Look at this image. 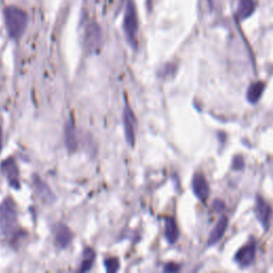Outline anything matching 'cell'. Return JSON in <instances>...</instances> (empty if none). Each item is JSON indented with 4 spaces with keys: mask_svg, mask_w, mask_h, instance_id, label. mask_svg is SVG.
<instances>
[{
    "mask_svg": "<svg viewBox=\"0 0 273 273\" xmlns=\"http://www.w3.org/2000/svg\"><path fill=\"white\" fill-rule=\"evenodd\" d=\"M179 269H180L179 266L176 265V264H173V263L172 264H167L165 266V267H164V271H166V272H176Z\"/></svg>",
    "mask_w": 273,
    "mask_h": 273,
    "instance_id": "d6986e66",
    "label": "cell"
},
{
    "mask_svg": "<svg viewBox=\"0 0 273 273\" xmlns=\"http://www.w3.org/2000/svg\"><path fill=\"white\" fill-rule=\"evenodd\" d=\"M124 128H125V137L126 141L128 142L130 146H135L136 143V127H137V121L136 116L132 112L131 108L126 105L124 109Z\"/></svg>",
    "mask_w": 273,
    "mask_h": 273,
    "instance_id": "277c9868",
    "label": "cell"
},
{
    "mask_svg": "<svg viewBox=\"0 0 273 273\" xmlns=\"http://www.w3.org/2000/svg\"><path fill=\"white\" fill-rule=\"evenodd\" d=\"M3 15L6 31H8L10 38L18 40L23 36L27 28L28 16L26 12L17 6L11 5L4 9Z\"/></svg>",
    "mask_w": 273,
    "mask_h": 273,
    "instance_id": "6da1fadb",
    "label": "cell"
},
{
    "mask_svg": "<svg viewBox=\"0 0 273 273\" xmlns=\"http://www.w3.org/2000/svg\"><path fill=\"white\" fill-rule=\"evenodd\" d=\"M55 241H57V243L61 248L67 247L73 239V234L71 232V229L66 225H63V224H57V225H55Z\"/></svg>",
    "mask_w": 273,
    "mask_h": 273,
    "instance_id": "30bf717a",
    "label": "cell"
},
{
    "mask_svg": "<svg viewBox=\"0 0 273 273\" xmlns=\"http://www.w3.org/2000/svg\"><path fill=\"white\" fill-rule=\"evenodd\" d=\"M65 143L68 151L74 152L77 149V140L75 135V127L73 122H69L65 126Z\"/></svg>",
    "mask_w": 273,
    "mask_h": 273,
    "instance_id": "9a60e30c",
    "label": "cell"
},
{
    "mask_svg": "<svg viewBox=\"0 0 273 273\" xmlns=\"http://www.w3.org/2000/svg\"><path fill=\"white\" fill-rule=\"evenodd\" d=\"M265 87H266L265 83L262 81L252 83L247 91V100L251 104H256L262 97Z\"/></svg>",
    "mask_w": 273,
    "mask_h": 273,
    "instance_id": "4fadbf2b",
    "label": "cell"
},
{
    "mask_svg": "<svg viewBox=\"0 0 273 273\" xmlns=\"http://www.w3.org/2000/svg\"><path fill=\"white\" fill-rule=\"evenodd\" d=\"M95 258V253L92 249H87L85 251V253H83V261L81 263V267H80V271L81 272H86L89 271L92 267V264L94 262Z\"/></svg>",
    "mask_w": 273,
    "mask_h": 273,
    "instance_id": "2e32d148",
    "label": "cell"
},
{
    "mask_svg": "<svg viewBox=\"0 0 273 273\" xmlns=\"http://www.w3.org/2000/svg\"><path fill=\"white\" fill-rule=\"evenodd\" d=\"M2 149V131L1 128H0V152H1Z\"/></svg>",
    "mask_w": 273,
    "mask_h": 273,
    "instance_id": "44dd1931",
    "label": "cell"
},
{
    "mask_svg": "<svg viewBox=\"0 0 273 273\" xmlns=\"http://www.w3.org/2000/svg\"><path fill=\"white\" fill-rule=\"evenodd\" d=\"M105 265H106V269L108 272H115L117 271L118 267H120V263H118L116 258H108L105 262Z\"/></svg>",
    "mask_w": 273,
    "mask_h": 273,
    "instance_id": "e0dca14e",
    "label": "cell"
},
{
    "mask_svg": "<svg viewBox=\"0 0 273 273\" xmlns=\"http://www.w3.org/2000/svg\"><path fill=\"white\" fill-rule=\"evenodd\" d=\"M166 240L170 243H175L178 239L179 232L176 225V222L173 218L165 219V232H164Z\"/></svg>",
    "mask_w": 273,
    "mask_h": 273,
    "instance_id": "5bb4252c",
    "label": "cell"
},
{
    "mask_svg": "<svg viewBox=\"0 0 273 273\" xmlns=\"http://www.w3.org/2000/svg\"><path fill=\"white\" fill-rule=\"evenodd\" d=\"M255 9H256V3L254 0H240L239 5H238L237 15L241 20L247 19L254 13Z\"/></svg>",
    "mask_w": 273,
    "mask_h": 273,
    "instance_id": "7c38bea8",
    "label": "cell"
},
{
    "mask_svg": "<svg viewBox=\"0 0 273 273\" xmlns=\"http://www.w3.org/2000/svg\"><path fill=\"white\" fill-rule=\"evenodd\" d=\"M255 213L258 221H260L264 226H267L271 218V207L268 205V203L262 198H257Z\"/></svg>",
    "mask_w": 273,
    "mask_h": 273,
    "instance_id": "9c48e42d",
    "label": "cell"
},
{
    "mask_svg": "<svg viewBox=\"0 0 273 273\" xmlns=\"http://www.w3.org/2000/svg\"><path fill=\"white\" fill-rule=\"evenodd\" d=\"M102 41V32L96 24H91L86 33V45L90 52L96 51L100 47Z\"/></svg>",
    "mask_w": 273,
    "mask_h": 273,
    "instance_id": "ba28073f",
    "label": "cell"
},
{
    "mask_svg": "<svg viewBox=\"0 0 273 273\" xmlns=\"http://www.w3.org/2000/svg\"><path fill=\"white\" fill-rule=\"evenodd\" d=\"M256 253V244L254 242H250L242 247L235 255V261L239 264L241 267H247L254 261Z\"/></svg>",
    "mask_w": 273,
    "mask_h": 273,
    "instance_id": "5b68a950",
    "label": "cell"
},
{
    "mask_svg": "<svg viewBox=\"0 0 273 273\" xmlns=\"http://www.w3.org/2000/svg\"><path fill=\"white\" fill-rule=\"evenodd\" d=\"M244 166V160L241 155H238L233 160V169L234 170H241Z\"/></svg>",
    "mask_w": 273,
    "mask_h": 273,
    "instance_id": "ac0fdd59",
    "label": "cell"
},
{
    "mask_svg": "<svg viewBox=\"0 0 273 273\" xmlns=\"http://www.w3.org/2000/svg\"><path fill=\"white\" fill-rule=\"evenodd\" d=\"M192 188L197 198L202 202H206L209 195V185L204 175L201 173L194 175L192 180Z\"/></svg>",
    "mask_w": 273,
    "mask_h": 273,
    "instance_id": "8992f818",
    "label": "cell"
},
{
    "mask_svg": "<svg viewBox=\"0 0 273 273\" xmlns=\"http://www.w3.org/2000/svg\"><path fill=\"white\" fill-rule=\"evenodd\" d=\"M223 205H224V204H223V202H221V201H219V200H217V201L215 202L214 207H215V209H216L217 212H220V211H222V209L224 208Z\"/></svg>",
    "mask_w": 273,
    "mask_h": 273,
    "instance_id": "ffe728a7",
    "label": "cell"
},
{
    "mask_svg": "<svg viewBox=\"0 0 273 273\" xmlns=\"http://www.w3.org/2000/svg\"><path fill=\"white\" fill-rule=\"evenodd\" d=\"M227 221L228 220L226 217H222V218L219 220V222L217 223V225L214 227L211 236H209V239H208L209 246H213V244H216L217 242L220 241L224 233H225V229L227 227Z\"/></svg>",
    "mask_w": 273,
    "mask_h": 273,
    "instance_id": "8fae6325",
    "label": "cell"
},
{
    "mask_svg": "<svg viewBox=\"0 0 273 273\" xmlns=\"http://www.w3.org/2000/svg\"><path fill=\"white\" fill-rule=\"evenodd\" d=\"M0 227L6 236H11L17 228V215L14 203L8 199L0 205Z\"/></svg>",
    "mask_w": 273,
    "mask_h": 273,
    "instance_id": "7a4b0ae2",
    "label": "cell"
},
{
    "mask_svg": "<svg viewBox=\"0 0 273 273\" xmlns=\"http://www.w3.org/2000/svg\"><path fill=\"white\" fill-rule=\"evenodd\" d=\"M1 171L4 176L6 177V179H8L9 184L12 187L17 189L19 187V179H18L19 173H18V169L15 162H14L13 159L5 160V162H3L1 164Z\"/></svg>",
    "mask_w": 273,
    "mask_h": 273,
    "instance_id": "52a82bcc",
    "label": "cell"
},
{
    "mask_svg": "<svg viewBox=\"0 0 273 273\" xmlns=\"http://www.w3.org/2000/svg\"><path fill=\"white\" fill-rule=\"evenodd\" d=\"M124 32L127 41L131 46L137 45V33H138V17L134 2L128 0L126 5L124 16Z\"/></svg>",
    "mask_w": 273,
    "mask_h": 273,
    "instance_id": "3957f363",
    "label": "cell"
}]
</instances>
